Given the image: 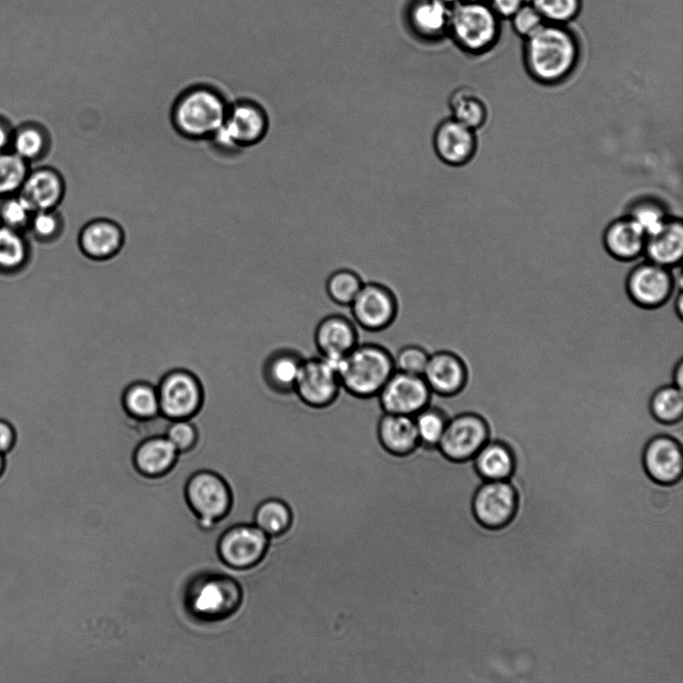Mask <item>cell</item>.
I'll return each instance as SVG.
<instances>
[{"mask_svg": "<svg viewBox=\"0 0 683 683\" xmlns=\"http://www.w3.org/2000/svg\"><path fill=\"white\" fill-rule=\"evenodd\" d=\"M524 63L530 76L544 85L566 80L579 61V44L564 25L544 23L524 39Z\"/></svg>", "mask_w": 683, "mask_h": 683, "instance_id": "obj_1", "label": "cell"}, {"mask_svg": "<svg viewBox=\"0 0 683 683\" xmlns=\"http://www.w3.org/2000/svg\"><path fill=\"white\" fill-rule=\"evenodd\" d=\"M229 104L217 88L196 84L183 90L175 99L171 123L186 139L209 140L223 124Z\"/></svg>", "mask_w": 683, "mask_h": 683, "instance_id": "obj_2", "label": "cell"}, {"mask_svg": "<svg viewBox=\"0 0 683 683\" xmlns=\"http://www.w3.org/2000/svg\"><path fill=\"white\" fill-rule=\"evenodd\" d=\"M243 588L232 576L202 572L186 583L185 609L194 619L218 622L231 617L242 605Z\"/></svg>", "mask_w": 683, "mask_h": 683, "instance_id": "obj_3", "label": "cell"}, {"mask_svg": "<svg viewBox=\"0 0 683 683\" xmlns=\"http://www.w3.org/2000/svg\"><path fill=\"white\" fill-rule=\"evenodd\" d=\"M342 389L358 399L377 397L395 372L393 354L377 343H359L337 364Z\"/></svg>", "mask_w": 683, "mask_h": 683, "instance_id": "obj_4", "label": "cell"}, {"mask_svg": "<svg viewBox=\"0 0 683 683\" xmlns=\"http://www.w3.org/2000/svg\"><path fill=\"white\" fill-rule=\"evenodd\" d=\"M183 490L186 503L203 531L214 530L232 510V490L216 472L200 470L193 473L186 480Z\"/></svg>", "mask_w": 683, "mask_h": 683, "instance_id": "obj_5", "label": "cell"}, {"mask_svg": "<svg viewBox=\"0 0 683 683\" xmlns=\"http://www.w3.org/2000/svg\"><path fill=\"white\" fill-rule=\"evenodd\" d=\"M269 129L265 108L251 99H240L229 104L226 118L209 139L221 152L233 154L260 143Z\"/></svg>", "mask_w": 683, "mask_h": 683, "instance_id": "obj_6", "label": "cell"}, {"mask_svg": "<svg viewBox=\"0 0 683 683\" xmlns=\"http://www.w3.org/2000/svg\"><path fill=\"white\" fill-rule=\"evenodd\" d=\"M499 19L483 1H457L451 10L449 27L464 50L481 54L497 42Z\"/></svg>", "mask_w": 683, "mask_h": 683, "instance_id": "obj_7", "label": "cell"}, {"mask_svg": "<svg viewBox=\"0 0 683 683\" xmlns=\"http://www.w3.org/2000/svg\"><path fill=\"white\" fill-rule=\"evenodd\" d=\"M271 539L253 523H237L217 539V555L230 569L246 571L266 557Z\"/></svg>", "mask_w": 683, "mask_h": 683, "instance_id": "obj_8", "label": "cell"}, {"mask_svg": "<svg viewBox=\"0 0 683 683\" xmlns=\"http://www.w3.org/2000/svg\"><path fill=\"white\" fill-rule=\"evenodd\" d=\"M489 438L488 424L481 415L459 411L450 416L437 451L448 461L464 462L473 459Z\"/></svg>", "mask_w": 683, "mask_h": 683, "instance_id": "obj_9", "label": "cell"}, {"mask_svg": "<svg viewBox=\"0 0 683 683\" xmlns=\"http://www.w3.org/2000/svg\"><path fill=\"white\" fill-rule=\"evenodd\" d=\"M342 390L337 365L318 356L304 358L294 394L306 406L323 409L331 406Z\"/></svg>", "mask_w": 683, "mask_h": 683, "instance_id": "obj_10", "label": "cell"}, {"mask_svg": "<svg viewBox=\"0 0 683 683\" xmlns=\"http://www.w3.org/2000/svg\"><path fill=\"white\" fill-rule=\"evenodd\" d=\"M349 308L357 326L366 331L379 332L394 323L399 304L391 288L372 281L364 282Z\"/></svg>", "mask_w": 683, "mask_h": 683, "instance_id": "obj_11", "label": "cell"}, {"mask_svg": "<svg viewBox=\"0 0 683 683\" xmlns=\"http://www.w3.org/2000/svg\"><path fill=\"white\" fill-rule=\"evenodd\" d=\"M518 495L509 480L484 481L474 494L472 510L485 528L501 529L515 517Z\"/></svg>", "mask_w": 683, "mask_h": 683, "instance_id": "obj_12", "label": "cell"}, {"mask_svg": "<svg viewBox=\"0 0 683 683\" xmlns=\"http://www.w3.org/2000/svg\"><path fill=\"white\" fill-rule=\"evenodd\" d=\"M432 395L422 376L395 371L377 398L384 413L414 416L431 404Z\"/></svg>", "mask_w": 683, "mask_h": 683, "instance_id": "obj_13", "label": "cell"}, {"mask_svg": "<svg viewBox=\"0 0 683 683\" xmlns=\"http://www.w3.org/2000/svg\"><path fill=\"white\" fill-rule=\"evenodd\" d=\"M674 287L671 268L648 260L638 261L626 280V288L631 299L646 308H654L666 302Z\"/></svg>", "mask_w": 683, "mask_h": 683, "instance_id": "obj_14", "label": "cell"}, {"mask_svg": "<svg viewBox=\"0 0 683 683\" xmlns=\"http://www.w3.org/2000/svg\"><path fill=\"white\" fill-rule=\"evenodd\" d=\"M160 413L171 420L188 419L200 406L202 391L190 372L174 370L157 387Z\"/></svg>", "mask_w": 683, "mask_h": 683, "instance_id": "obj_15", "label": "cell"}, {"mask_svg": "<svg viewBox=\"0 0 683 683\" xmlns=\"http://www.w3.org/2000/svg\"><path fill=\"white\" fill-rule=\"evenodd\" d=\"M422 377L432 394L454 399L467 385L468 367L457 350L441 349L430 353Z\"/></svg>", "mask_w": 683, "mask_h": 683, "instance_id": "obj_16", "label": "cell"}, {"mask_svg": "<svg viewBox=\"0 0 683 683\" xmlns=\"http://www.w3.org/2000/svg\"><path fill=\"white\" fill-rule=\"evenodd\" d=\"M642 463L648 476L659 484L683 479V441L668 434L654 436L644 448Z\"/></svg>", "mask_w": 683, "mask_h": 683, "instance_id": "obj_17", "label": "cell"}, {"mask_svg": "<svg viewBox=\"0 0 683 683\" xmlns=\"http://www.w3.org/2000/svg\"><path fill=\"white\" fill-rule=\"evenodd\" d=\"M319 356L338 364L360 342L356 323L341 314L323 317L314 330Z\"/></svg>", "mask_w": 683, "mask_h": 683, "instance_id": "obj_18", "label": "cell"}, {"mask_svg": "<svg viewBox=\"0 0 683 683\" xmlns=\"http://www.w3.org/2000/svg\"><path fill=\"white\" fill-rule=\"evenodd\" d=\"M432 145L443 163L458 167L467 164L475 156L477 137L475 130L449 117L435 128Z\"/></svg>", "mask_w": 683, "mask_h": 683, "instance_id": "obj_19", "label": "cell"}, {"mask_svg": "<svg viewBox=\"0 0 683 683\" xmlns=\"http://www.w3.org/2000/svg\"><path fill=\"white\" fill-rule=\"evenodd\" d=\"M66 191L62 174L51 166L31 167L19 195L33 212L57 209Z\"/></svg>", "mask_w": 683, "mask_h": 683, "instance_id": "obj_20", "label": "cell"}, {"mask_svg": "<svg viewBox=\"0 0 683 683\" xmlns=\"http://www.w3.org/2000/svg\"><path fill=\"white\" fill-rule=\"evenodd\" d=\"M126 237L122 227L107 218L87 222L77 238L80 252L93 260H107L116 256L124 247Z\"/></svg>", "mask_w": 683, "mask_h": 683, "instance_id": "obj_21", "label": "cell"}, {"mask_svg": "<svg viewBox=\"0 0 683 683\" xmlns=\"http://www.w3.org/2000/svg\"><path fill=\"white\" fill-rule=\"evenodd\" d=\"M304 361L295 349L274 346L265 356L262 364V378L275 396H288L294 388Z\"/></svg>", "mask_w": 683, "mask_h": 683, "instance_id": "obj_22", "label": "cell"}, {"mask_svg": "<svg viewBox=\"0 0 683 683\" xmlns=\"http://www.w3.org/2000/svg\"><path fill=\"white\" fill-rule=\"evenodd\" d=\"M376 435L382 449L394 457L410 456L419 448L413 416L383 412Z\"/></svg>", "mask_w": 683, "mask_h": 683, "instance_id": "obj_23", "label": "cell"}, {"mask_svg": "<svg viewBox=\"0 0 683 683\" xmlns=\"http://www.w3.org/2000/svg\"><path fill=\"white\" fill-rule=\"evenodd\" d=\"M646 239L643 229L627 215L608 225L602 242L611 257L620 261H635L644 255Z\"/></svg>", "mask_w": 683, "mask_h": 683, "instance_id": "obj_24", "label": "cell"}, {"mask_svg": "<svg viewBox=\"0 0 683 683\" xmlns=\"http://www.w3.org/2000/svg\"><path fill=\"white\" fill-rule=\"evenodd\" d=\"M644 255L646 260L671 268L681 264L683 255V224L669 217L655 233L647 236Z\"/></svg>", "mask_w": 683, "mask_h": 683, "instance_id": "obj_25", "label": "cell"}, {"mask_svg": "<svg viewBox=\"0 0 683 683\" xmlns=\"http://www.w3.org/2000/svg\"><path fill=\"white\" fill-rule=\"evenodd\" d=\"M178 453L166 436H154L145 439L137 446L133 462L142 476L158 478L172 469Z\"/></svg>", "mask_w": 683, "mask_h": 683, "instance_id": "obj_26", "label": "cell"}, {"mask_svg": "<svg viewBox=\"0 0 683 683\" xmlns=\"http://www.w3.org/2000/svg\"><path fill=\"white\" fill-rule=\"evenodd\" d=\"M51 145L50 132L42 123L28 120L14 126L10 149L31 166L48 156Z\"/></svg>", "mask_w": 683, "mask_h": 683, "instance_id": "obj_27", "label": "cell"}, {"mask_svg": "<svg viewBox=\"0 0 683 683\" xmlns=\"http://www.w3.org/2000/svg\"><path fill=\"white\" fill-rule=\"evenodd\" d=\"M473 464L485 481L509 480L514 471L515 459L505 442L489 439L473 457Z\"/></svg>", "mask_w": 683, "mask_h": 683, "instance_id": "obj_28", "label": "cell"}, {"mask_svg": "<svg viewBox=\"0 0 683 683\" xmlns=\"http://www.w3.org/2000/svg\"><path fill=\"white\" fill-rule=\"evenodd\" d=\"M252 523L270 539L286 535L294 523V512L290 504L280 497H268L255 507Z\"/></svg>", "mask_w": 683, "mask_h": 683, "instance_id": "obj_29", "label": "cell"}, {"mask_svg": "<svg viewBox=\"0 0 683 683\" xmlns=\"http://www.w3.org/2000/svg\"><path fill=\"white\" fill-rule=\"evenodd\" d=\"M33 255L27 232L0 225V272L13 273L22 270Z\"/></svg>", "mask_w": 683, "mask_h": 683, "instance_id": "obj_30", "label": "cell"}, {"mask_svg": "<svg viewBox=\"0 0 683 683\" xmlns=\"http://www.w3.org/2000/svg\"><path fill=\"white\" fill-rule=\"evenodd\" d=\"M448 104L451 117L475 131L487 120V106L482 97L471 88L455 89L449 97Z\"/></svg>", "mask_w": 683, "mask_h": 683, "instance_id": "obj_31", "label": "cell"}, {"mask_svg": "<svg viewBox=\"0 0 683 683\" xmlns=\"http://www.w3.org/2000/svg\"><path fill=\"white\" fill-rule=\"evenodd\" d=\"M450 416L446 409L431 404L413 416L419 448L437 451Z\"/></svg>", "mask_w": 683, "mask_h": 683, "instance_id": "obj_32", "label": "cell"}, {"mask_svg": "<svg viewBox=\"0 0 683 683\" xmlns=\"http://www.w3.org/2000/svg\"><path fill=\"white\" fill-rule=\"evenodd\" d=\"M452 7L446 0L421 1L413 9V22L426 34H439L449 26Z\"/></svg>", "mask_w": 683, "mask_h": 683, "instance_id": "obj_33", "label": "cell"}, {"mask_svg": "<svg viewBox=\"0 0 683 683\" xmlns=\"http://www.w3.org/2000/svg\"><path fill=\"white\" fill-rule=\"evenodd\" d=\"M123 403L127 412L138 419H151L160 414L157 388L145 382L129 386Z\"/></svg>", "mask_w": 683, "mask_h": 683, "instance_id": "obj_34", "label": "cell"}, {"mask_svg": "<svg viewBox=\"0 0 683 683\" xmlns=\"http://www.w3.org/2000/svg\"><path fill=\"white\" fill-rule=\"evenodd\" d=\"M650 411L663 423L683 421V389L674 384L661 386L651 396Z\"/></svg>", "mask_w": 683, "mask_h": 683, "instance_id": "obj_35", "label": "cell"}, {"mask_svg": "<svg viewBox=\"0 0 683 683\" xmlns=\"http://www.w3.org/2000/svg\"><path fill=\"white\" fill-rule=\"evenodd\" d=\"M31 167L11 149L0 151V199L19 193Z\"/></svg>", "mask_w": 683, "mask_h": 683, "instance_id": "obj_36", "label": "cell"}, {"mask_svg": "<svg viewBox=\"0 0 683 683\" xmlns=\"http://www.w3.org/2000/svg\"><path fill=\"white\" fill-rule=\"evenodd\" d=\"M363 284V279L356 271L342 268L329 275L325 288L331 301L339 306L349 307Z\"/></svg>", "mask_w": 683, "mask_h": 683, "instance_id": "obj_37", "label": "cell"}, {"mask_svg": "<svg viewBox=\"0 0 683 683\" xmlns=\"http://www.w3.org/2000/svg\"><path fill=\"white\" fill-rule=\"evenodd\" d=\"M65 221L57 210H42L33 213L27 233L39 244L50 245L63 235Z\"/></svg>", "mask_w": 683, "mask_h": 683, "instance_id": "obj_38", "label": "cell"}, {"mask_svg": "<svg viewBox=\"0 0 683 683\" xmlns=\"http://www.w3.org/2000/svg\"><path fill=\"white\" fill-rule=\"evenodd\" d=\"M628 215L643 229L647 236L657 232L669 218L659 201L642 199L631 206Z\"/></svg>", "mask_w": 683, "mask_h": 683, "instance_id": "obj_39", "label": "cell"}, {"mask_svg": "<svg viewBox=\"0 0 683 683\" xmlns=\"http://www.w3.org/2000/svg\"><path fill=\"white\" fill-rule=\"evenodd\" d=\"M545 23L565 25L579 13L581 0H531Z\"/></svg>", "mask_w": 683, "mask_h": 683, "instance_id": "obj_40", "label": "cell"}, {"mask_svg": "<svg viewBox=\"0 0 683 683\" xmlns=\"http://www.w3.org/2000/svg\"><path fill=\"white\" fill-rule=\"evenodd\" d=\"M33 213L19 194L0 199V225L27 232Z\"/></svg>", "mask_w": 683, "mask_h": 683, "instance_id": "obj_41", "label": "cell"}, {"mask_svg": "<svg viewBox=\"0 0 683 683\" xmlns=\"http://www.w3.org/2000/svg\"><path fill=\"white\" fill-rule=\"evenodd\" d=\"M430 353L422 346L409 344L393 355L395 371L422 376Z\"/></svg>", "mask_w": 683, "mask_h": 683, "instance_id": "obj_42", "label": "cell"}, {"mask_svg": "<svg viewBox=\"0 0 683 683\" xmlns=\"http://www.w3.org/2000/svg\"><path fill=\"white\" fill-rule=\"evenodd\" d=\"M510 19L514 31L523 39L545 23L538 11L531 4L526 3Z\"/></svg>", "mask_w": 683, "mask_h": 683, "instance_id": "obj_43", "label": "cell"}, {"mask_svg": "<svg viewBox=\"0 0 683 683\" xmlns=\"http://www.w3.org/2000/svg\"><path fill=\"white\" fill-rule=\"evenodd\" d=\"M165 436L178 452L190 449L196 440V430L188 419L173 420Z\"/></svg>", "mask_w": 683, "mask_h": 683, "instance_id": "obj_44", "label": "cell"}, {"mask_svg": "<svg viewBox=\"0 0 683 683\" xmlns=\"http://www.w3.org/2000/svg\"><path fill=\"white\" fill-rule=\"evenodd\" d=\"M488 2L499 18H511L525 3L524 0H488Z\"/></svg>", "mask_w": 683, "mask_h": 683, "instance_id": "obj_45", "label": "cell"}, {"mask_svg": "<svg viewBox=\"0 0 683 683\" xmlns=\"http://www.w3.org/2000/svg\"><path fill=\"white\" fill-rule=\"evenodd\" d=\"M15 442V431L10 423L0 419V453L8 452Z\"/></svg>", "mask_w": 683, "mask_h": 683, "instance_id": "obj_46", "label": "cell"}, {"mask_svg": "<svg viewBox=\"0 0 683 683\" xmlns=\"http://www.w3.org/2000/svg\"><path fill=\"white\" fill-rule=\"evenodd\" d=\"M14 126L10 120L0 114V151L10 149Z\"/></svg>", "mask_w": 683, "mask_h": 683, "instance_id": "obj_47", "label": "cell"}, {"mask_svg": "<svg viewBox=\"0 0 683 683\" xmlns=\"http://www.w3.org/2000/svg\"><path fill=\"white\" fill-rule=\"evenodd\" d=\"M673 384L680 388L683 386V361L680 362L674 369Z\"/></svg>", "mask_w": 683, "mask_h": 683, "instance_id": "obj_48", "label": "cell"}, {"mask_svg": "<svg viewBox=\"0 0 683 683\" xmlns=\"http://www.w3.org/2000/svg\"><path fill=\"white\" fill-rule=\"evenodd\" d=\"M3 468H4V455L2 453H0V475L3 471Z\"/></svg>", "mask_w": 683, "mask_h": 683, "instance_id": "obj_49", "label": "cell"}, {"mask_svg": "<svg viewBox=\"0 0 683 683\" xmlns=\"http://www.w3.org/2000/svg\"><path fill=\"white\" fill-rule=\"evenodd\" d=\"M466 1H484V0H466Z\"/></svg>", "mask_w": 683, "mask_h": 683, "instance_id": "obj_50", "label": "cell"}]
</instances>
